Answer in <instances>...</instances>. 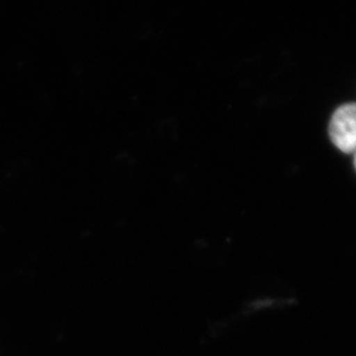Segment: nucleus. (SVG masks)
Returning <instances> with one entry per match:
<instances>
[{
    "instance_id": "obj_1",
    "label": "nucleus",
    "mask_w": 356,
    "mask_h": 356,
    "mask_svg": "<svg viewBox=\"0 0 356 356\" xmlns=\"http://www.w3.org/2000/svg\"><path fill=\"white\" fill-rule=\"evenodd\" d=\"M329 134L340 151H356V102L343 104L334 111L330 120Z\"/></svg>"
},
{
    "instance_id": "obj_2",
    "label": "nucleus",
    "mask_w": 356,
    "mask_h": 356,
    "mask_svg": "<svg viewBox=\"0 0 356 356\" xmlns=\"http://www.w3.org/2000/svg\"><path fill=\"white\" fill-rule=\"evenodd\" d=\"M354 153H355V156H354V165H355V169H356V151L354 152Z\"/></svg>"
}]
</instances>
